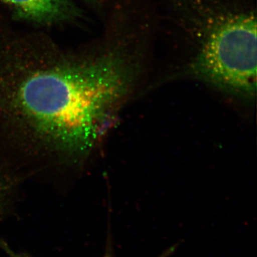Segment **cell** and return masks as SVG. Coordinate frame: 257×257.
<instances>
[{
	"label": "cell",
	"mask_w": 257,
	"mask_h": 257,
	"mask_svg": "<svg viewBox=\"0 0 257 257\" xmlns=\"http://www.w3.org/2000/svg\"><path fill=\"white\" fill-rule=\"evenodd\" d=\"M145 69L138 47L117 35H106L80 55H4L0 143L17 162L85 160L140 85Z\"/></svg>",
	"instance_id": "cell-1"
},
{
	"label": "cell",
	"mask_w": 257,
	"mask_h": 257,
	"mask_svg": "<svg viewBox=\"0 0 257 257\" xmlns=\"http://www.w3.org/2000/svg\"><path fill=\"white\" fill-rule=\"evenodd\" d=\"M145 2L170 79H192L238 100H254L256 0Z\"/></svg>",
	"instance_id": "cell-2"
},
{
	"label": "cell",
	"mask_w": 257,
	"mask_h": 257,
	"mask_svg": "<svg viewBox=\"0 0 257 257\" xmlns=\"http://www.w3.org/2000/svg\"><path fill=\"white\" fill-rule=\"evenodd\" d=\"M9 5L18 20L40 25L73 21L81 11L72 0H1Z\"/></svg>",
	"instance_id": "cell-3"
},
{
	"label": "cell",
	"mask_w": 257,
	"mask_h": 257,
	"mask_svg": "<svg viewBox=\"0 0 257 257\" xmlns=\"http://www.w3.org/2000/svg\"><path fill=\"white\" fill-rule=\"evenodd\" d=\"M84 2L90 5L93 8H97V9L102 8L103 3H104V0H84Z\"/></svg>",
	"instance_id": "cell-4"
},
{
	"label": "cell",
	"mask_w": 257,
	"mask_h": 257,
	"mask_svg": "<svg viewBox=\"0 0 257 257\" xmlns=\"http://www.w3.org/2000/svg\"><path fill=\"white\" fill-rule=\"evenodd\" d=\"M172 251H173V248H170V250H168V251H166L165 253L160 255V256L158 257H167L169 256V255L170 254V253H172Z\"/></svg>",
	"instance_id": "cell-5"
}]
</instances>
